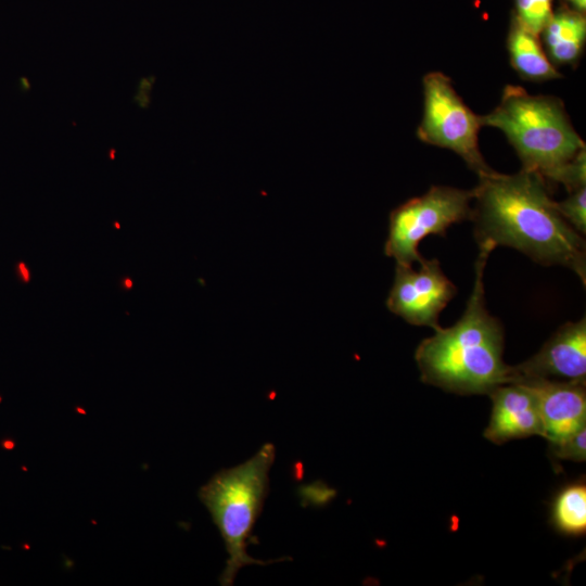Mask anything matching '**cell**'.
<instances>
[{"mask_svg": "<svg viewBox=\"0 0 586 586\" xmlns=\"http://www.w3.org/2000/svg\"><path fill=\"white\" fill-rule=\"evenodd\" d=\"M473 200L477 244L511 246L542 265L570 268L585 285V240L558 212L539 174L481 176Z\"/></svg>", "mask_w": 586, "mask_h": 586, "instance_id": "cell-1", "label": "cell"}, {"mask_svg": "<svg viewBox=\"0 0 586 586\" xmlns=\"http://www.w3.org/2000/svg\"><path fill=\"white\" fill-rule=\"evenodd\" d=\"M473 290L461 318L440 328L416 349V361L425 383L457 394H489L510 382V366L502 359L504 328L485 302L484 270L495 246L481 243Z\"/></svg>", "mask_w": 586, "mask_h": 586, "instance_id": "cell-2", "label": "cell"}, {"mask_svg": "<svg viewBox=\"0 0 586 586\" xmlns=\"http://www.w3.org/2000/svg\"><path fill=\"white\" fill-rule=\"evenodd\" d=\"M482 126L506 135L522 162V169L557 182L563 169L585 150L563 103L550 95H533L524 88L508 85L500 102L480 116Z\"/></svg>", "mask_w": 586, "mask_h": 586, "instance_id": "cell-3", "label": "cell"}, {"mask_svg": "<svg viewBox=\"0 0 586 586\" xmlns=\"http://www.w3.org/2000/svg\"><path fill=\"white\" fill-rule=\"evenodd\" d=\"M276 456L271 443L264 444L246 461L217 472L199 491L228 552L220 584L230 586L245 565H266L279 560L260 561L246 552L247 540L256 523L269 488L268 473Z\"/></svg>", "mask_w": 586, "mask_h": 586, "instance_id": "cell-4", "label": "cell"}, {"mask_svg": "<svg viewBox=\"0 0 586 586\" xmlns=\"http://www.w3.org/2000/svg\"><path fill=\"white\" fill-rule=\"evenodd\" d=\"M474 189L433 186L421 196L412 198L390 214L384 252L396 265L410 267L423 259L419 243L428 235H445L454 224L471 220Z\"/></svg>", "mask_w": 586, "mask_h": 586, "instance_id": "cell-5", "label": "cell"}, {"mask_svg": "<svg viewBox=\"0 0 586 586\" xmlns=\"http://www.w3.org/2000/svg\"><path fill=\"white\" fill-rule=\"evenodd\" d=\"M480 116L466 105L449 77L431 72L423 77V116L418 138L458 154L479 177L492 169L479 149Z\"/></svg>", "mask_w": 586, "mask_h": 586, "instance_id": "cell-6", "label": "cell"}, {"mask_svg": "<svg viewBox=\"0 0 586 586\" xmlns=\"http://www.w3.org/2000/svg\"><path fill=\"white\" fill-rule=\"evenodd\" d=\"M419 265V270L396 265L386 306L410 324L437 330L440 314L457 294V289L436 258H423Z\"/></svg>", "mask_w": 586, "mask_h": 586, "instance_id": "cell-7", "label": "cell"}, {"mask_svg": "<svg viewBox=\"0 0 586 586\" xmlns=\"http://www.w3.org/2000/svg\"><path fill=\"white\" fill-rule=\"evenodd\" d=\"M534 396L543 425V436L557 443L586 425V379L553 381L522 379Z\"/></svg>", "mask_w": 586, "mask_h": 586, "instance_id": "cell-8", "label": "cell"}, {"mask_svg": "<svg viewBox=\"0 0 586 586\" xmlns=\"http://www.w3.org/2000/svg\"><path fill=\"white\" fill-rule=\"evenodd\" d=\"M586 379V319L561 326L540 351L511 367L510 382L522 379Z\"/></svg>", "mask_w": 586, "mask_h": 586, "instance_id": "cell-9", "label": "cell"}, {"mask_svg": "<svg viewBox=\"0 0 586 586\" xmlns=\"http://www.w3.org/2000/svg\"><path fill=\"white\" fill-rule=\"evenodd\" d=\"M491 419L484 436L496 444L532 435L543 436V425L533 394L522 384L507 383L489 394Z\"/></svg>", "mask_w": 586, "mask_h": 586, "instance_id": "cell-10", "label": "cell"}, {"mask_svg": "<svg viewBox=\"0 0 586 586\" xmlns=\"http://www.w3.org/2000/svg\"><path fill=\"white\" fill-rule=\"evenodd\" d=\"M547 56L555 65L575 64L584 50L586 20L583 13L562 8L542 30Z\"/></svg>", "mask_w": 586, "mask_h": 586, "instance_id": "cell-11", "label": "cell"}, {"mask_svg": "<svg viewBox=\"0 0 586 586\" xmlns=\"http://www.w3.org/2000/svg\"><path fill=\"white\" fill-rule=\"evenodd\" d=\"M507 48L512 67L524 79L545 81L561 77L543 49L538 35L525 28L514 16Z\"/></svg>", "mask_w": 586, "mask_h": 586, "instance_id": "cell-12", "label": "cell"}, {"mask_svg": "<svg viewBox=\"0 0 586 586\" xmlns=\"http://www.w3.org/2000/svg\"><path fill=\"white\" fill-rule=\"evenodd\" d=\"M556 526L571 535H579L586 530V487L573 484L557 496L553 510Z\"/></svg>", "mask_w": 586, "mask_h": 586, "instance_id": "cell-13", "label": "cell"}, {"mask_svg": "<svg viewBox=\"0 0 586 586\" xmlns=\"http://www.w3.org/2000/svg\"><path fill=\"white\" fill-rule=\"evenodd\" d=\"M514 17L528 30L539 35L552 15V0H515Z\"/></svg>", "mask_w": 586, "mask_h": 586, "instance_id": "cell-14", "label": "cell"}, {"mask_svg": "<svg viewBox=\"0 0 586 586\" xmlns=\"http://www.w3.org/2000/svg\"><path fill=\"white\" fill-rule=\"evenodd\" d=\"M569 196L556 202L561 216L581 234L586 233V187L569 192Z\"/></svg>", "mask_w": 586, "mask_h": 586, "instance_id": "cell-15", "label": "cell"}, {"mask_svg": "<svg viewBox=\"0 0 586 586\" xmlns=\"http://www.w3.org/2000/svg\"><path fill=\"white\" fill-rule=\"evenodd\" d=\"M550 444L551 450L557 458L573 461H585L586 425L562 441Z\"/></svg>", "mask_w": 586, "mask_h": 586, "instance_id": "cell-16", "label": "cell"}, {"mask_svg": "<svg viewBox=\"0 0 586 586\" xmlns=\"http://www.w3.org/2000/svg\"><path fill=\"white\" fill-rule=\"evenodd\" d=\"M569 2L577 12L584 13L586 9V0H565Z\"/></svg>", "mask_w": 586, "mask_h": 586, "instance_id": "cell-17", "label": "cell"}, {"mask_svg": "<svg viewBox=\"0 0 586 586\" xmlns=\"http://www.w3.org/2000/svg\"><path fill=\"white\" fill-rule=\"evenodd\" d=\"M124 283L126 289H130L132 286V281L128 278L124 281Z\"/></svg>", "mask_w": 586, "mask_h": 586, "instance_id": "cell-18", "label": "cell"}, {"mask_svg": "<svg viewBox=\"0 0 586 586\" xmlns=\"http://www.w3.org/2000/svg\"><path fill=\"white\" fill-rule=\"evenodd\" d=\"M114 150H111V158L113 160L114 158Z\"/></svg>", "mask_w": 586, "mask_h": 586, "instance_id": "cell-19", "label": "cell"}, {"mask_svg": "<svg viewBox=\"0 0 586 586\" xmlns=\"http://www.w3.org/2000/svg\"><path fill=\"white\" fill-rule=\"evenodd\" d=\"M115 227H116V228H119V225H118V222H115Z\"/></svg>", "mask_w": 586, "mask_h": 586, "instance_id": "cell-20", "label": "cell"}]
</instances>
